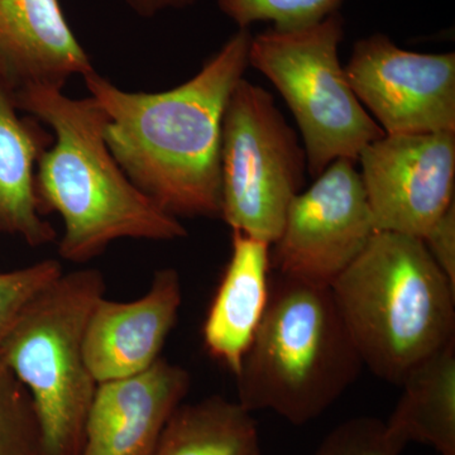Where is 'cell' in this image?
I'll return each mask as SVG.
<instances>
[{
    "label": "cell",
    "mask_w": 455,
    "mask_h": 455,
    "mask_svg": "<svg viewBox=\"0 0 455 455\" xmlns=\"http://www.w3.org/2000/svg\"><path fill=\"white\" fill-rule=\"evenodd\" d=\"M239 29L196 76L161 92H130L97 71L83 77L107 116L104 139L137 188L175 218H220L221 128L250 62Z\"/></svg>",
    "instance_id": "cell-1"
},
{
    "label": "cell",
    "mask_w": 455,
    "mask_h": 455,
    "mask_svg": "<svg viewBox=\"0 0 455 455\" xmlns=\"http://www.w3.org/2000/svg\"><path fill=\"white\" fill-rule=\"evenodd\" d=\"M20 112L52 130L49 148L36 167L41 211L64 223L62 259L85 263L118 239L171 242L187 228L140 190L104 139L107 116L92 97L74 99L62 90L28 86L16 92Z\"/></svg>",
    "instance_id": "cell-2"
},
{
    "label": "cell",
    "mask_w": 455,
    "mask_h": 455,
    "mask_svg": "<svg viewBox=\"0 0 455 455\" xmlns=\"http://www.w3.org/2000/svg\"><path fill=\"white\" fill-rule=\"evenodd\" d=\"M331 289L363 367L391 385L455 340V286L418 236L374 233Z\"/></svg>",
    "instance_id": "cell-3"
},
{
    "label": "cell",
    "mask_w": 455,
    "mask_h": 455,
    "mask_svg": "<svg viewBox=\"0 0 455 455\" xmlns=\"http://www.w3.org/2000/svg\"><path fill=\"white\" fill-rule=\"evenodd\" d=\"M362 368L331 287L272 272L267 307L235 374L236 401L301 427L328 411Z\"/></svg>",
    "instance_id": "cell-4"
},
{
    "label": "cell",
    "mask_w": 455,
    "mask_h": 455,
    "mask_svg": "<svg viewBox=\"0 0 455 455\" xmlns=\"http://www.w3.org/2000/svg\"><path fill=\"white\" fill-rule=\"evenodd\" d=\"M106 289L97 268L64 272L27 305L0 344V359L32 398L44 455H82L98 387L84 337Z\"/></svg>",
    "instance_id": "cell-5"
},
{
    "label": "cell",
    "mask_w": 455,
    "mask_h": 455,
    "mask_svg": "<svg viewBox=\"0 0 455 455\" xmlns=\"http://www.w3.org/2000/svg\"><path fill=\"white\" fill-rule=\"evenodd\" d=\"M344 22L339 12L292 32L276 29L252 37L248 62L274 84L301 133L313 178L334 161H357L385 136L359 103L340 64Z\"/></svg>",
    "instance_id": "cell-6"
},
{
    "label": "cell",
    "mask_w": 455,
    "mask_h": 455,
    "mask_svg": "<svg viewBox=\"0 0 455 455\" xmlns=\"http://www.w3.org/2000/svg\"><path fill=\"white\" fill-rule=\"evenodd\" d=\"M307 155L271 92L242 79L221 128V215L232 230L271 245L301 193Z\"/></svg>",
    "instance_id": "cell-7"
},
{
    "label": "cell",
    "mask_w": 455,
    "mask_h": 455,
    "mask_svg": "<svg viewBox=\"0 0 455 455\" xmlns=\"http://www.w3.org/2000/svg\"><path fill=\"white\" fill-rule=\"evenodd\" d=\"M355 161H334L287 209L272 272L331 287L377 232Z\"/></svg>",
    "instance_id": "cell-8"
},
{
    "label": "cell",
    "mask_w": 455,
    "mask_h": 455,
    "mask_svg": "<svg viewBox=\"0 0 455 455\" xmlns=\"http://www.w3.org/2000/svg\"><path fill=\"white\" fill-rule=\"evenodd\" d=\"M344 71L385 134L455 132L454 52H411L379 33L355 44Z\"/></svg>",
    "instance_id": "cell-9"
},
{
    "label": "cell",
    "mask_w": 455,
    "mask_h": 455,
    "mask_svg": "<svg viewBox=\"0 0 455 455\" xmlns=\"http://www.w3.org/2000/svg\"><path fill=\"white\" fill-rule=\"evenodd\" d=\"M357 161L377 232L421 238L455 203V132L385 134Z\"/></svg>",
    "instance_id": "cell-10"
},
{
    "label": "cell",
    "mask_w": 455,
    "mask_h": 455,
    "mask_svg": "<svg viewBox=\"0 0 455 455\" xmlns=\"http://www.w3.org/2000/svg\"><path fill=\"white\" fill-rule=\"evenodd\" d=\"M181 302V280L175 268L156 271L148 291L137 300L101 298L92 307L84 337V355L95 381L124 379L154 366L178 323Z\"/></svg>",
    "instance_id": "cell-11"
},
{
    "label": "cell",
    "mask_w": 455,
    "mask_h": 455,
    "mask_svg": "<svg viewBox=\"0 0 455 455\" xmlns=\"http://www.w3.org/2000/svg\"><path fill=\"white\" fill-rule=\"evenodd\" d=\"M190 387L188 371L164 357L134 376L98 383L82 455L154 454Z\"/></svg>",
    "instance_id": "cell-12"
},
{
    "label": "cell",
    "mask_w": 455,
    "mask_h": 455,
    "mask_svg": "<svg viewBox=\"0 0 455 455\" xmlns=\"http://www.w3.org/2000/svg\"><path fill=\"white\" fill-rule=\"evenodd\" d=\"M94 70L59 0H0V76L16 92L62 90Z\"/></svg>",
    "instance_id": "cell-13"
},
{
    "label": "cell",
    "mask_w": 455,
    "mask_h": 455,
    "mask_svg": "<svg viewBox=\"0 0 455 455\" xmlns=\"http://www.w3.org/2000/svg\"><path fill=\"white\" fill-rule=\"evenodd\" d=\"M269 250L266 242L232 230V254L204 322L206 350L235 376L267 307Z\"/></svg>",
    "instance_id": "cell-14"
},
{
    "label": "cell",
    "mask_w": 455,
    "mask_h": 455,
    "mask_svg": "<svg viewBox=\"0 0 455 455\" xmlns=\"http://www.w3.org/2000/svg\"><path fill=\"white\" fill-rule=\"evenodd\" d=\"M16 89L0 76V232L29 247L52 243L56 232L42 218L36 194V167L52 136L36 119H23Z\"/></svg>",
    "instance_id": "cell-15"
},
{
    "label": "cell",
    "mask_w": 455,
    "mask_h": 455,
    "mask_svg": "<svg viewBox=\"0 0 455 455\" xmlns=\"http://www.w3.org/2000/svg\"><path fill=\"white\" fill-rule=\"evenodd\" d=\"M386 421L401 442L421 443L455 455V340L410 372Z\"/></svg>",
    "instance_id": "cell-16"
},
{
    "label": "cell",
    "mask_w": 455,
    "mask_h": 455,
    "mask_svg": "<svg viewBox=\"0 0 455 455\" xmlns=\"http://www.w3.org/2000/svg\"><path fill=\"white\" fill-rule=\"evenodd\" d=\"M152 455H263L253 412L214 395L181 403Z\"/></svg>",
    "instance_id": "cell-17"
},
{
    "label": "cell",
    "mask_w": 455,
    "mask_h": 455,
    "mask_svg": "<svg viewBox=\"0 0 455 455\" xmlns=\"http://www.w3.org/2000/svg\"><path fill=\"white\" fill-rule=\"evenodd\" d=\"M218 7L239 29L272 22L278 32H292L322 22L338 12L341 0H217Z\"/></svg>",
    "instance_id": "cell-18"
},
{
    "label": "cell",
    "mask_w": 455,
    "mask_h": 455,
    "mask_svg": "<svg viewBox=\"0 0 455 455\" xmlns=\"http://www.w3.org/2000/svg\"><path fill=\"white\" fill-rule=\"evenodd\" d=\"M0 455L42 454L41 431L32 398L0 359Z\"/></svg>",
    "instance_id": "cell-19"
},
{
    "label": "cell",
    "mask_w": 455,
    "mask_h": 455,
    "mask_svg": "<svg viewBox=\"0 0 455 455\" xmlns=\"http://www.w3.org/2000/svg\"><path fill=\"white\" fill-rule=\"evenodd\" d=\"M406 444L373 416H357L334 427L315 455H401Z\"/></svg>",
    "instance_id": "cell-20"
},
{
    "label": "cell",
    "mask_w": 455,
    "mask_h": 455,
    "mask_svg": "<svg viewBox=\"0 0 455 455\" xmlns=\"http://www.w3.org/2000/svg\"><path fill=\"white\" fill-rule=\"evenodd\" d=\"M62 274L64 269L57 259L0 272V344L27 305Z\"/></svg>",
    "instance_id": "cell-21"
},
{
    "label": "cell",
    "mask_w": 455,
    "mask_h": 455,
    "mask_svg": "<svg viewBox=\"0 0 455 455\" xmlns=\"http://www.w3.org/2000/svg\"><path fill=\"white\" fill-rule=\"evenodd\" d=\"M420 239L440 271L455 286V203Z\"/></svg>",
    "instance_id": "cell-22"
},
{
    "label": "cell",
    "mask_w": 455,
    "mask_h": 455,
    "mask_svg": "<svg viewBox=\"0 0 455 455\" xmlns=\"http://www.w3.org/2000/svg\"><path fill=\"white\" fill-rule=\"evenodd\" d=\"M140 17L152 18L172 9H185L199 0H124Z\"/></svg>",
    "instance_id": "cell-23"
}]
</instances>
